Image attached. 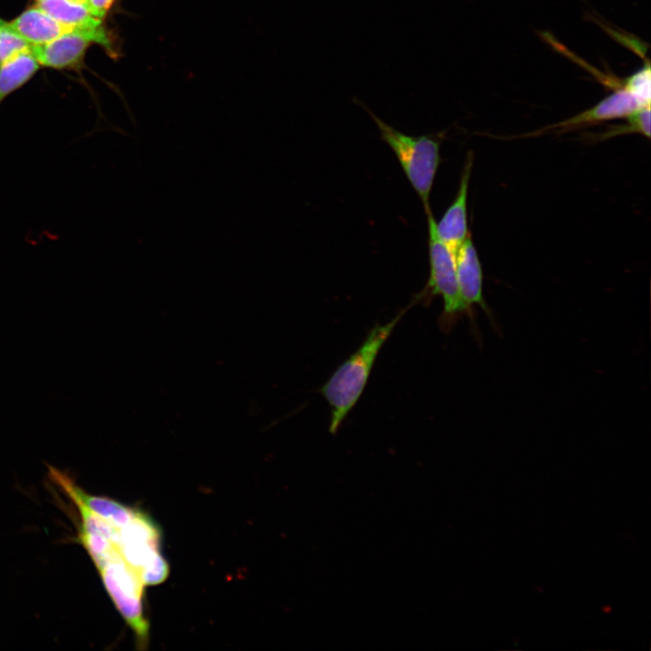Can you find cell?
<instances>
[{"mask_svg":"<svg viewBox=\"0 0 651 651\" xmlns=\"http://www.w3.org/2000/svg\"><path fill=\"white\" fill-rule=\"evenodd\" d=\"M39 66L32 49L17 53L1 63L0 104L8 95L29 80Z\"/></svg>","mask_w":651,"mask_h":651,"instance_id":"obj_11","label":"cell"},{"mask_svg":"<svg viewBox=\"0 0 651 651\" xmlns=\"http://www.w3.org/2000/svg\"><path fill=\"white\" fill-rule=\"evenodd\" d=\"M472 164V153H468L457 195L441 220L436 222L439 237L454 255L469 234L467 231V202Z\"/></svg>","mask_w":651,"mask_h":651,"instance_id":"obj_9","label":"cell"},{"mask_svg":"<svg viewBox=\"0 0 651 651\" xmlns=\"http://www.w3.org/2000/svg\"><path fill=\"white\" fill-rule=\"evenodd\" d=\"M624 87L642 105H650V64L648 60L641 69L624 79Z\"/></svg>","mask_w":651,"mask_h":651,"instance_id":"obj_15","label":"cell"},{"mask_svg":"<svg viewBox=\"0 0 651 651\" xmlns=\"http://www.w3.org/2000/svg\"><path fill=\"white\" fill-rule=\"evenodd\" d=\"M97 569L110 599L134 631L138 646L145 648L149 638V623L143 606L145 585L137 571L124 561L119 552Z\"/></svg>","mask_w":651,"mask_h":651,"instance_id":"obj_3","label":"cell"},{"mask_svg":"<svg viewBox=\"0 0 651 651\" xmlns=\"http://www.w3.org/2000/svg\"><path fill=\"white\" fill-rule=\"evenodd\" d=\"M117 545L124 561L137 573L156 554L160 552L161 530L152 517L137 509L132 520L118 529Z\"/></svg>","mask_w":651,"mask_h":651,"instance_id":"obj_6","label":"cell"},{"mask_svg":"<svg viewBox=\"0 0 651 651\" xmlns=\"http://www.w3.org/2000/svg\"><path fill=\"white\" fill-rule=\"evenodd\" d=\"M115 0H88L87 6L98 18L102 19Z\"/></svg>","mask_w":651,"mask_h":651,"instance_id":"obj_17","label":"cell"},{"mask_svg":"<svg viewBox=\"0 0 651 651\" xmlns=\"http://www.w3.org/2000/svg\"><path fill=\"white\" fill-rule=\"evenodd\" d=\"M31 47L9 23L4 22L0 25V64L17 53L30 50Z\"/></svg>","mask_w":651,"mask_h":651,"instance_id":"obj_14","label":"cell"},{"mask_svg":"<svg viewBox=\"0 0 651 651\" xmlns=\"http://www.w3.org/2000/svg\"><path fill=\"white\" fill-rule=\"evenodd\" d=\"M98 43L110 48V42L100 26L76 28L42 45H32V52L40 65L55 68H74L80 64L87 48Z\"/></svg>","mask_w":651,"mask_h":651,"instance_id":"obj_5","label":"cell"},{"mask_svg":"<svg viewBox=\"0 0 651 651\" xmlns=\"http://www.w3.org/2000/svg\"><path fill=\"white\" fill-rule=\"evenodd\" d=\"M9 24L31 45L46 44L76 29L60 23L37 6L27 9Z\"/></svg>","mask_w":651,"mask_h":651,"instance_id":"obj_10","label":"cell"},{"mask_svg":"<svg viewBox=\"0 0 651 651\" xmlns=\"http://www.w3.org/2000/svg\"><path fill=\"white\" fill-rule=\"evenodd\" d=\"M3 23H4V21H2V20L0 19V25H1Z\"/></svg>","mask_w":651,"mask_h":651,"instance_id":"obj_19","label":"cell"},{"mask_svg":"<svg viewBox=\"0 0 651 651\" xmlns=\"http://www.w3.org/2000/svg\"><path fill=\"white\" fill-rule=\"evenodd\" d=\"M378 127L382 139L396 156L405 175L419 195L425 212L429 207V194L440 163V142L433 136H408L380 119L363 104H360Z\"/></svg>","mask_w":651,"mask_h":651,"instance_id":"obj_2","label":"cell"},{"mask_svg":"<svg viewBox=\"0 0 651 651\" xmlns=\"http://www.w3.org/2000/svg\"><path fill=\"white\" fill-rule=\"evenodd\" d=\"M169 572V565L159 552L142 567L138 575L145 586H155L165 581Z\"/></svg>","mask_w":651,"mask_h":651,"instance_id":"obj_16","label":"cell"},{"mask_svg":"<svg viewBox=\"0 0 651 651\" xmlns=\"http://www.w3.org/2000/svg\"><path fill=\"white\" fill-rule=\"evenodd\" d=\"M429 229V278L427 285L430 296L439 295L443 298L444 309L441 326L447 331L463 315L473 316L466 307L461 296L455 256L437 233L436 220L430 211H426Z\"/></svg>","mask_w":651,"mask_h":651,"instance_id":"obj_4","label":"cell"},{"mask_svg":"<svg viewBox=\"0 0 651 651\" xmlns=\"http://www.w3.org/2000/svg\"><path fill=\"white\" fill-rule=\"evenodd\" d=\"M647 106V105H646ZM644 107L625 87H619L597 103L594 107L580 112L561 122L545 127L544 130L571 129L580 126L601 121L626 118L639 108Z\"/></svg>","mask_w":651,"mask_h":651,"instance_id":"obj_8","label":"cell"},{"mask_svg":"<svg viewBox=\"0 0 651 651\" xmlns=\"http://www.w3.org/2000/svg\"><path fill=\"white\" fill-rule=\"evenodd\" d=\"M627 122L615 127L602 136L603 138L614 136L638 133L647 138L650 137V105L644 106L626 117Z\"/></svg>","mask_w":651,"mask_h":651,"instance_id":"obj_13","label":"cell"},{"mask_svg":"<svg viewBox=\"0 0 651 651\" xmlns=\"http://www.w3.org/2000/svg\"><path fill=\"white\" fill-rule=\"evenodd\" d=\"M71 1L80 3V4H84L86 5H87V2H88V0H71Z\"/></svg>","mask_w":651,"mask_h":651,"instance_id":"obj_18","label":"cell"},{"mask_svg":"<svg viewBox=\"0 0 651 651\" xmlns=\"http://www.w3.org/2000/svg\"><path fill=\"white\" fill-rule=\"evenodd\" d=\"M401 310L384 325L374 326L359 348L334 372L319 392L331 409L329 432L335 434L360 399L383 344L405 314Z\"/></svg>","mask_w":651,"mask_h":651,"instance_id":"obj_1","label":"cell"},{"mask_svg":"<svg viewBox=\"0 0 651 651\" xmlns=\"http://www.w3.org/2000/svg\"><path fill=\"white\" fill-rule=\"evenodd\" d=\"M454 256L461 296L469 313L473 316V305H478L494 324L492 311L484 299L482 266L470 233Z\"/></svg>","mask_w":651,"mask_h":651,"instance_id":"obj_7","label":"cell"},{"mask_svg":"<svg viewBox=\"0 0 651 651\" xmlns=\"http://www.w3.org/2000/svg\"><path fill=\"white\" fill-rule=\"evenodd\" d=\"M37 7L61 24L75 28L98 27L102 19L96 17L84 4L71 0H34Z\"/></svg>","mask_w":651,"mask_h":651,"instance_id":"obj_12","label":"cell"}]
</instances>
